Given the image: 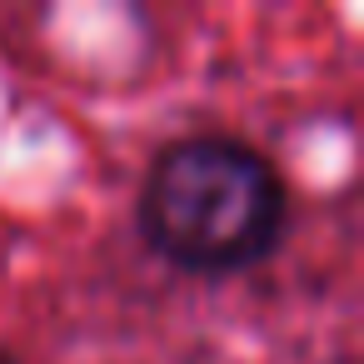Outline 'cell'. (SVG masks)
<instances>
[{"mask_svg": "<svg viewBox=\"0 0 364 364\" xmlns=\"http://www.w3.org/2000/svg\"><path fill=\"white\" fill-rule=\"evenodd\" d=\"M0 364H21V359H16V354H11V349H0Z\"/></svg>", "mask_w": 364, "mask_h": 364, "instance_id": "cell-2", "label": "cell"}, {"mask_svg": "<svg viewBox=\"0 0 364 364\" xmlns=\"http://www.w3.org/2000/svg\"><path fill=\"white\" fill-rule=\"evenodd\" d=\"M135 225L150 255L180 274H240L264 264L289 230V190L264 150L225 130H195L155 150Z\"/></svg>", "mask_w": 364, "mask_h": 364, "instance_id": "cell-1", "label": "cell"}]
</instances>
